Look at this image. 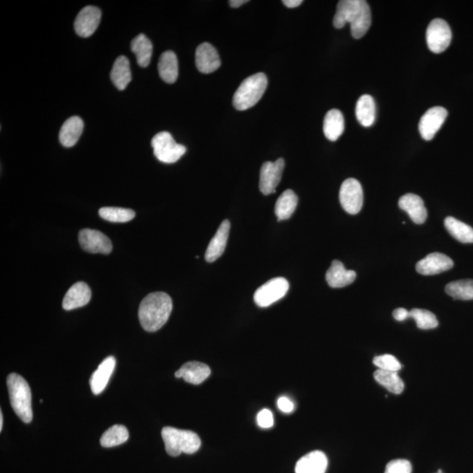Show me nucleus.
I'll use <instances>...</instances> for the list:
<instances>
[{
  "label": "nucleus",
  "instance_id": "obj_23",
  "mask_svg": "<svg viewBox=\"0 0 473 473\" xmlns=\"http://www.w3.org/2000/svg\"><path fill=\"white\" fill-rule=\"evenodd\" d=\"M84 126V122L79 117L73 116L68 119L59 133L61 144L66 148L76 145L83 133Z\"/></svg>",
  "mask_w": 473,
  "mask_h": 473
},
{
  "label": "nucleus",
  "instance_id": "obj_39",
  "mask_svg": "<svg viewBox=\"0 0 473 473\" xmlns=\"http://www.w3.org/2000/svg\"><path fill=\"white\" fill-rule=\"evenodd\" d=\"M258 425L260 428L269 429L273 425V416L269 409H262L257 416Z\"/></svg>",
  "mask_w": 473,
  "mask_h": 473
},
{
  "label": "nucleus",
  "instance_id": "obj_5",
  "mask_svg": "<svg viewBox=\"0 0 473 473\" xmlns=\"http://www.w3.org/2000/svg\"><path fill=\"white\" fill-rule=\"evenodd\" d=\"M151 145L155 157L167 164L178 162L187 150L184 146L178 144L168 132L157 133L153 137Z\"/></svg>",
  "mask_w": 473,
  "mask_h": 473
},
{
  "label": "nucleus",
  "instance_id": "obj_26",
  "mask_svg": "<svg viewBox=\"0 0 473 473\" xmlns=\"http://www.w3.org/2000/svg\"><path fill=\"white\" fill-rule=\"evenodd\" d=\"M345 130V119L340 110L332 109L325 117L324 133L326 138L336 142Z\"/></svg>",
  "mask_w": 473,
  "mask_h": 473
},
{
  "label": "nucleus",
  "instance_id": "obj_44",
  "mask_svg": "<svg viewBox=\"0 0 473 473\" xmlns=\"http://www.w3.org/2000/svg\"><path fill=\"white\" fill-rule=\"evenodd\" d=\"M3 423H4V418H3L2 411H0V430L3 429Z\"/></svg>",
  "mask_w": 473,
  "mask_h": 473
},
{
  "label": "nucleus",
  "instance_id": "obj_31",
  "mask_svg": "<svg viewBox=\"0 0 473 473\" xmlns=\"http://www.w3.org/2000/svg\"><path fill=\"white\" fill-rule=\"evenodd\" d=\"M375 380L381 386L386 387L389 392L394 394L403 393L404 383L397 371L378 369L374 373Z\"/></svg>",
  "mask_w": 473,
  "mask_h": 473
},
{
  "label": "nucleus",
  "instance_id": "obj_3",
  "mask_svg": "<svg viewBox=\"0 0 473 473\" xmlns=\"http://www.w3.org/2000/svg\"><path fill=\"white\" fill-rule=\"evenodd\" d=\"M166 452L171 456H178L182 453L193 454L201 447V439L197 433L191 430L175 429L174 427H164L162 430Z\"/></svg>",
  "mask_w": 473,
  "mask_h": 473
},
{
  "label": "nucleus",
  "instance_id": "obj_30",
  "mask_svg": "<svg viewBox=\"0 0 473 473\" xmlns=\"http://www.w3.org/2000/svg\"><path fill=\"white\" fill-rule=\"evenodd\" d=\"M445 226L448 233L459 242L473 243V228L453 217L445 218Z\"/></svg>",
  "mask_w": 473,
  "mask_h": 473
},
{
  "label": "nucleus",
  "instance_id": "obj_2",
  "mask_svg": "<svg viewBox=\"0 0 473 473\" xmlns=\"http://www.w3.org/2000/svg\"><path fill=\"white\" fill-rule=\"evenodd\" d=\"M8 384L10 403L16 415L23 422L29 423L32 420V392L27 380L18 374L8 375Z\"/></svg>",
  "mask_w": 473,
  "mask_h": 473
},
{
  "label": "nucleus",
  "instance_id": "obj_40",
  "mask_svg": "<svg viewBox=\"0 0 473 473\" xmlns=\"http://www.w3.org/2000/svg\"><path fill=\"white\" fill-rule=\"evenodd\" d=\"M277 406H278L279 409L284 413H291L293 410V401L290 400L289 398L280 397L278 401H277Z\"/></svg>",
  "mask_w": 473,
  "mask_h": 473
},
{
  "label": "nucleus",
  "instance_id": "obj_36",
  "mask_svg": "<svg viewBox=\"0 0 473 473\" xmlns=\"http://www.w3.org/2000/svg\"><path fill=\"white\" fill-rule=\"evenodd\" d=\"M409 318L416 321L417 327L422 329H435L438 326L436 316L426 309H413L409 311Z\"/></svg>",
  "mask_w": 473,
  "mask_h": 473
},
{
  "label": "nucleus",
  "instance_id": "obj_11",
  "mask_svg": "<svg viewBox=\"0 0 473 473\" xmlns=\"http://www.w3.org/2000/svg\"><path fill=\"white\" fill-rule=\"evenodd\" d=\"M102 12L93 6L81 9L74 23L75 30L79 37L88 38L96 32L100 24Z\"/></svg>",
  "mask_w": 473,
  "mask_h": 473
},
{
  "label": "nucleus",
  "instance_id": "obj_20",
  "mask_svg": "<svg viewBox=\"0 0 473 473\" xmlns=\"http://www.w3.org/2000/svg\"><path fill=\"white\" fill-rule=\"evenodd\" d=\"M116 360L113 356L107 357L106 360L102 361L91 375L90 380V385L91 391L94 394H99L103 392L104 388L108 384L110 378L115 368Z\"/></svg>",
  "mask_w": 473,
  "mask_h": 473
},
{
  "label": "nucleus",
  "instance_id": "obj_16",
  "mask_svg": "<svg viewBox=\"0 0 473 473\" xmlns=\"http://www.w3.org/2000/svg\"><path fill=\"white\" fill-rule=\"evenodd\" d=\"M231 224L229 220L222 222L220 226L218 227L217 233L215 234L213 239L211 240L205 253V260L209 263L214 262L217 260L226 250L228 238H229Z\"/></svg>",
  "mask_w": 473,
  "mask_h": 473
},
{
  "label": "nucleus",
  "instance_id": "obj_37",
  "mask_svg": "<svg viewBox=\"0 0 473 473\" xmlns=\"http://www.w3.org/2000/svg\"><path fill=\"white\" fill-rule=\"evenodd\" d=\"M374 364L378 369L397 371L401 369V364L393 355L384 354L374 358Z\"/></svg>",
  "mask_w": 473,
  "mask_h": 473
},
{
  "label": "nucleus",
  "instance_id": "obj_24",
  "mask_svg": "<svg viewBox=\"0 0 473 473\" xmlns=\"http://www.w3.org/2000/svg\"><path fill=\"white\" fill-rule=\"evenodd\" d=\"M160 77L167 84H174L179 74L177 57L173 51H166L160 57L158 64Z\"/></svg>",
  "mask_w": 473,
  "mask_h": 473
},
{
  "label": "nucleus",
  "instance_id": "obj_27",
  "mask_svg": "<svg viewBox=\"0 0 473 473\" xmlns=\"http://www.w3.org/2000/svg\"><path fill=\"white\" fill-rule=\"evenodd\" d=\"M298 204V195L291 191L287 189L280 195L276 204V215L279 221L287 220L292 217Z\"/></svg>",
  "mask_w": 473,
  "mask_h": 473
},
{
  "label": "nucleus",
  "instance_id": "obj_41",
  "mask_svg": "<svg viewBox=\"0 0 473 473\" xmlns=\"http://www.w3.org/2000/svg\"><path fill=\"white\" fill-rule=\"evenodd\" d=\"M393 316L396 320L403 322L409 318V311H407L406 309L399 308L394 311Z\"/></svg>",
  "mask_w": 473,
  "mask_h": 473
},
{
  "label": "nucleus",
  "instance_id": "obj_25",
  "mask_svg": "<svg viewBox=\"0 0 473 473\" xmlns=\"http://www.w3.org/2000/svg\"><path fill=\"white\" fill-rule=\"evenodd\" d=\"M110 79L114 86L119 90H124L132 81L131 68L127 57H117L114 61L113 70L110 71Z\"/></svg>",
  "mask_w": 473,
  "mask_h": 473
},
{
  "label": "nucleus",
  "instance_id": "obj_42",
  "mask_svg": "<svg viewBox=\"0 0 473 473\" xmlns=\"http://www.w3.org/2000/svg\"><path fill=\"white\" fill-rule=\"evenodd\" d=\"M284 6L289 8H295L302 4V0H284Z\"/></svg>",
  "mask_w": 473,
  "mask_h": 473
},
{
  "label": "nucleus",
  "instance_id": "obj_38",
  "mask_svg": "<svg viewBox=\"0 0 473 473\" xmlns=\"http://www.w3.org/2000/svg\"><path fill=\"white\" fill-rule=\"evenodd\" d=\"M412 465L405 459L392 460L387 465L385 473H411Z\"/></svg>",
  "mask_w": 473,
  "mask_h": 473
},
{
  "label": "nucleus",
  "instance_id": "obj_9",
  "mask_svg": "<svg viewBox=\"0 0 473 473\" xmlns=\"http://www.w3.org/2000/svg\"><path fill=\"white\" fill-rule=\"evenodd\" d=\"M284 168L285 162L282 158L275 162L264 163L260 174V189L262 194L267 195L275 193L282 179Z\"/></svg>",
  "mask_w": 473,
  "mask_h": 473
},
{
  "label": "nucleus",
  "instance_id": "obj_28",
  "mask_svg": "<svg viewBox=\"0 0 473 473\" xmlns=\"http://www.w3.org/2000/svg\"><path fill=\"white\" fill-rule=\"evenodd\" d=\"M356 116L358 122L365 127L374 125L376 117V106L370 95H363L356 104Z\"/></svg>",
  "mask_w": 473,
  "mask_h": 473
},
{
  "label": "nucleus",
  "instance_id": "obj_34",
  "mask_svg": "<svg viewBox=\"0 0 473 473\" xmlns=\"http://www.w3.org/2000/svg\"><path fill=\"white\" fill-rule=\"evenodd\" d=\"M445 292L454 299L473 300V280H460L447 284Z\"/></svg>",
  "mask_w": 473,
  "mask_h": 473
},
{
  "label": "nucleus",
  "instance_id": "obj_18",
  "mask_svg": "<svg viewBox=\"0 0 473 473\" xmlns=\"http://www.w3.org/2000/svg\"><path fill=\"white\" fill-rule=\"evenodd\" d=\"M211 375V368L206 364L201 362L191 361L185 363L178 371H175V376L178 378H184L186 383L199 385L203 383Z\"/></svg>",
  "mask_w": 473,
  "mask_h": 473
},
{
  "label": "nucleus",
  "instance_id": "obj_43",
  "mask_svg": "<svg viewBox=\"0 0 473 473\" xmlns=\"http://www.w3.org/2000/svg\"><path fill=\"white\" fill-rule=\"evenodd\" d=\"M247 2V0H231V1H229V5L231 8H240V6L246 4Z\"/></svg>",
  "mask_w": 473,
  "mask_h": 473
},
{
  "label": "nucleus",
  "instance_id": "obj_19",
  "mask_svg": "<svg viewBox=\"0 0 473 473\" xmlns=\"http://www.w3.org/2000/svg\"><path fill=\"white\" fill-rule=\"evenodd\" d=\"M356 277L355 271L345 269L344 264L339 260H334L326 273V280L329 286L334 289L344 288L350 285L356 280Z\"/></svg>",
  "mask_w": 473,
  "mask_h": 473
},
{
  "label": "nucleus",
  "instance_id": "obj_8",
  "mask_svg": "<svg viewBox=\"0 0 473 473\" xmlns=\"http://www.w3.org/2000/svg\"><path fill=\"white\" fill-rule=\"evenodd\" d=\"M339 200L342 209L347 213L356 215L363 206L364 194L360 182L354 178L347 179L342 182L339 192Z\"/></svg>",
  "mask_w": 473,
  "mask_h": 473
},
{
  "label": "nucleus",
  "instance_id": "obj_13",
  "mask_svg": "<svg viewBox=\"0 0 473 473\" xmlns=\"http://www.w3.org/2000/svg\"><path fill=\"white\" fill-rule=\"evenodd\" d=\"M453 266L454 262L451 258L445 254L433 253L417 262L416 269L420 275L435 276L452 269Z\"/></svg>",
  "mask_w": 473,
  "mask_h": 473
},
{
  "label": "nucleus",
  "instance_id": "obj_17",
  "mask_svg": "<svg viewBox=\"0 0 473 473\" xmlns=\"http://www.w3.org/2000/svg\"><path fill=\"white\" fill-rule=\"evenodd\" d=\"M90 298V289L86 282L75 283L64 296L63 308L65 311H73V309L81 308L88 305Z\"/></svg>",
  "mask_w": 473,
  "mask_h": 473
},
{
  "label": "nucleus",
  "instance_id": "obj_14",
  "mask_svg": "<svg viewBox=\"0 0 473 473\" xmlns=\"http://www.w3.org/2000/svg\"><path fill=\"white\" fill-rule=\"evenodd\" d=\"M195 65L201 73L211 74L216 71L221 65L216 48L208 42L199 45L195 51Z\"/></svg>",
  "mask_w": 473,
  "mask_h": 473
},
{
  "label": "nucleus",
  "instance_id": "obj_21",
  "mask_svg": "<svg viewBox=\"0 0 473 473\" xmlns=\"http://www.w3.org/2000/svg\"><path fill=\"white\" fill-rule=\"evenodd\" d=\"M327 467V456L322 452L315 451L298 460L296 465V473H325Z\"/></svg>",
  "mask_w": 473,
  "mask_h": 473
},
{
  "label": "nucleus",
  "instance_id": "obj_32",
  "mask_svg": "<svg viewBox=\"0 0 473 473\" xmlns=\"http://www.w3.org/2000/svg\"><path fill=\"white\" fill-rule=\"evenodd\" d=\"M371 16L370 6L367 1L363 2L360 12L357 17L351 23V35L355 39L364 37L371 27Z\"/></svg>",
  "mask_w": 473,
  "mask_h": 473
},
{
  "label": "nucleus",
  "instance_id": "obj_10",
  "mask_svg": "<svg viewBox=\"0 0 473 473\" xmlns=\"http://www.w3.org/2000/svg\"><path fill=\"white\" fill-rule=\"evenodd\" d=\"M80 246L90 253L109 254L113 251L112 241L99 231L84 229L79 233Z\"/></svg>",
  "mask_w": 473,
  "mask_h": 473
},
{
  "label": "nucleus",
  "instance_id": "obj_15",
  "mask_svg": "<svg viewBox=\"0 0 473 473\" xmlns=\"http://www.w3.org/2000/svg\"><path fill=\"white\" fill-rule=\"evenodd\" d=\"M401 210L409 214L414 223L422 224L428 217V212L422 198L416 194L409 193L403 195L398 202Z\"/></svg>",
  "mask_w": 473,
  "mask_h": 473
},
{
  "label": "nucleus",
  "instance_id": "obj_4",
  "mask_svg": "<svg viewBox=\"0 0 473 473\" xmlns=\"http://www.w3.org/2000/svg\"><path fill=\"white\" fill-rule=\"evenodd\" d=\"M267 87V78L264 73L253 75L241 83L233 97V106L239 110L252 108L262 99Z\"/></svg>",
  "mask_w": 473,
  "mask_h": 473
},
{
  "label": "nucleus",
  "instance_id": "obj_33",
  "mask_svg": "<svg viewBox=\"0 0 473 473\" xmlns=\"http://www.w3.org/2000/svg\"><path fill=\"white\" fill-rule=\"evenodd\" d=\"M129 438L128 430L124 425H113L107 429L101 436L100 445L104 448H112V447L123 445Z\"/></svg>",
  "mask_w": 473,
  "mask_h": 473
},
{
  "label": "nucleus",
  "instance_id": "obj_12",
  "mask_svg": "<svg viewBox=\"0 0 473 473\" xmlns=\"http://www.w3.org/2000/svg\"><path fill=\"white\" fill-rule=\"evenodd\" d=\"M448 112L443 107L436 106L427 110L419 122V132L423 139L432 140L445 123Z\"/></svg>",
  "mask_w": 473,
  "mask_h": 473
},
{
  "label": "nucleus",
  "instance_id": "obj_29",
  "mask_svg": "<svg viewBox=\"0 0 473 473\" xmlns=\"http://www.w3.org/2000/svg\"><path fill=\"white\" fill-rule=\"evenodd\" d=\"M133 53L136 55L137 63L140 67L146 68L151 61L153 44L145 35L139 34L131 44Z\"/></svg>",
  "mask_w": 473,
  "mask_h": 473
},
{
  "label": "nucleus",
  "instance_id": "obj_7",
  "mask_svg": "<svg viewBox=\"0 0 473 473\" xmlns=\"http://www.w3.org/2000/svg\"><path fill=\"white\" fill-rule=\"evenodd\" d=\"M452 34L448 23L442 19H433L426 31V41L429 50L443 53L451 44Z\"/></svg>",
  "mask_w": 473,
  "mask_h": 473
},
{
  "label": "nucleus",
  "instance_id": "obj_22",
  "mask_svg": "<svg viewBox=\"0 0 473 473\" xmlns=\"http://www.w3.org/2000/svg\"><path fill=\"white\" fill-rule=\"evenodd\" d=\"M363 0H341L338 2L337 12L334 19V25L336 28L340 29L345 27L347 23H351L357 17L360 12Z\"/></svg>",
  "mask_w": 473,
  "mask_h": 473
},
{
  "label": "nucleus",
  "instance_id": "obj_1",
  "mask_svg": "<svg viewBox=\"0 0 473 473\" xmlns=\"http://www.w3.org/2000/svg\"><path fill=\"white\" fill-rule=\"evenodd\" d=\"M173 309L171 296L164 292L149 293L139 308L140 325L145 331L155 332L168 322Z\"/></svg>",
  "mask_w": 473,
  "mask_h": 473
},
{
  "label": "nucleus",
  "instance_id": "obj_35",
  "mask_svg": "<svg viewBox=\"0 0 473 473\" xmlns=\"http://www.w3.org/2000/svg\"><path fill=\"white\" fill-rule=\"evenodd\" d=\"M99 213L103 220L112 223H126L135 218V212L133 210L119 207H103Z\"/></svg>",
  "mask_w": 473,
  "mask_h": 473
},
{
  "label": "nucleus",
  "instance_id": "obj_6",
  "mask_svg": "<svg viewBox=\"0 0 473 473\" xmlns=\"http://www.w3.org/2000/svg\"><path fill=\"white\" fill-rule=\"evenodd\" d=\"M289 289L288 280L282 277H277L263 284L254 293V302L259 307L266 308L279 301L287 295Z\"/></svg>",
  "mask_w": 473,
  "mask_h": 473
}]
</instances>
